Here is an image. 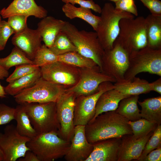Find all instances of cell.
<instances>
[{
    "mask_svg": "<svg viewBox=\"0 0 161 161\" xmlns=\"http://www.w3.org/2000/svg\"><path fill=\"white\" fill-rule=\"evenodd\" d=\"M129 120L115 111L103 113L85 126L87 140L93 144L102 140L121 138L126 135L132 134Z\"/></svg>",
    "mask_w": 161,
    "mask_h": 161,
    "instance_id": "obj_1",
    "label": "cell"
},
{
    "mask_svg": "<svg viewBox=\"0 0 161 161\" xmlns=\"http://www.w3.org/2000/svg\"><path fill=\"white\" fill-rule=\"evenodd\" d=\"M119 26V33L113 45H119L129 55L147 46L144 17L122 18Z\"/></svg>",
    "mask_w": 161,
    "mask_h": 161,
    "instance_id": "obj_2",
    "label": "cell"
},
{
    "mask_svg": "<svg viewBox=\"0 0 161 161\" xmlns=\"http://www.w3.org/2000/svg\"><path fill=\"white\" fill-rule=\"evenodd\" d=\"M70 143L52 132L38 134L26 145L39 161H53L65 156Z\"/></svg>",
    "mask_w": 161,
    "mask_h": 161,
    "instance_id": "obj_3",
    "label": "cell"
},
{
    "mask_svg": "<svg viewBox=\"0 0 161 161\" xmlns=\"http://www.w3.org/2000/svg\"><path fill=\"white\" fill-rule=\"evenodd\" d=\"M100 14V20L95 32L104 49H109L113 48L119 35L120 20L123 18H134V16L115 9L110 3L105 4Z\"/></svg>",
    "mask_w": 161,
    "mask_h": 161,
    "instance_id": "obj_4",
    "label": "cell"
},
{
    "mask_svg": "<svg viewBox=\"0 0 161 161\" xmlns=\"http://www.w3.org/2000/svg\"><path fill=\"white\" fill-rule=\"evenodd\" d=\"M61 30L77 47L78 52L92 60L100 69L104 50L96 32L79 30L74 25L66 21Z\"/></svg>",
    "mask_w": 161,
    "mask_h": 161,
    "instance_id": "obj_5",
    "label": "cell"
},
{
    "mask_svg": "<svg viewBox=\"0 0 161 161\" xmlns=\"http://www.w3.org/2000/svg\"><path fill=\"white\" fill-rule=\"evenodd\" d=\"M26 112L38 134L55 132L59 136L60 125L58 118L56 102L25 103Z\"/></svg>",
    "mask_w": 161,
    "mask_h": 161,
    "instance_id": "obj_6",
    "label": "cell"
},
{
    "mask_svg": "<svg viewBox=\"0 0 161 161\" xmlns=\"http://www.w3.org/2000/svg\"><path fill=\"white\" fill-rule=\"evenodd\" d=\"M128 68L124 79L132 80L138 74L148 72L161 76V49L146 46L129 55Z\"/></svg>",
    "mask_w": 161,
    "mask_h": 161,
    "instance_id": "obj_7",
    "label": "cell"
},
{
    "mask_svg": "<svg viewBox=\"0 0 161 161\" xmlns=\"http://www.w3.org/2000/svg\"><path fill=\"white\" fill-rule=\"evenodd\" d=\"M65 86L51 83L42 77L32 86L14 96L18 104L56 102L65 92Z\"/></svg>",
    "mask_w": 161,
    "mask_h": 161,
    "instance_id": "obj_8",
    "label": "cell"
},
{
    "mask_svg": "<svg viewBox=\"0 0 161 161\" xmlns=\"http://www.w3.org/2000/svg\"><path fill=\"white\" fill-rule=\"evenodd\" d=\"M31 139L20 134L13 124L7 126L3 133L0 132V148L4 156V161H16L23 157L30 150L27 143Z\"/></svg>",
    "mask_w": 161,
    "mask_h": 161,
    "instance_id": "obj_9",
    "label": "cell"
},
{
    "mask_svg": "<svg viewBox=\"0 0 161 161\" xmlns=\"http://www.w3.org/2000/svg\"><path fill=\"white\" fill-rule=\"evenodd\" d=\"M112 83L110 81L103 82L94 93L76 97L73 119L75 126H85L93 118L96 103L100 96L106 91L114 88V84Z\"/></svg>",
    "mask_w": 161,
    "mask_h": 161,
    "instance_id": "obj_10",
    "label": "cell"
},
{
    "mask_svg": "<svg viewBox=\"0 0 161 161\" xmlns=\"http://www.w3.org/2000/svg\"><path fill=\"white\" fill-rule=\"evenodd\" d=\"M41 77L51 83L67 88L75 85L80 75V68L57 61L40 67Z\"/></svg>",
    "mask_w": 161,
    "mask_h": 161,
    "instance_id": "obj_11",
    "label": "cell"
},
{
    "mask_svg": "<svg viewBox=\"0 0 161 161\" xmlns=\"http://www.w3.org/2000/svg\"><path fill=\"white\" fill-rule=\"evenodd\" d=\"M80 69V75L78 82L74 86L66 88L65 90V92L74 93L76 97L94 93L103 82H116L114 78L102 72L99 66Z\"/></svg>",
    "mask_w": 161,
    "mask_h": 161,
    "instance_id": "obj_12",
    "label": "cell"
},
{
    "mask_svg": "<svg viewBox=\"0 0 161 161\" xmlns=\"http://www.w3.org/2000/svg\"><path fill=\"white\" fill-rule=\"evenodd\" d=\"M76 97L74 93L65 92L56 102L57 114L61 128L59 136L69 142L74 133L75 126L73 119Z\"/></svg>",
    "mask_w": 161,
    "mask_h": 161,
    "instance_id": "obj_13",
    "label": "cell"
},
{
    "mask_svg": "<svg viewBox=\"0 0 161 161\" xmlns=\"http://www.w3.org/2000/svg\"><path fill=\"white\" fill-rule=\"evenodd\" d=\"M129 63L128 53L119 45L114 44L112 48L104 50L100 70L118 81L124 79Z\"/></svg>",
    "mask_w": 161,
    "mask_h": 161,
    "instance_id": "obj_14",
    "label": "cell"
},
{
    "mask_svg": "<svg viewBox=\"0 0 161 161\" xmlns=\"http://www.w3.org/2000/svg\"><path fill=\"white\" fill-rule=\"evenodd\" d=\"M84 126H75L73 136L68 152L64 157L67 161H86L92 152L93 146L86 139Z\"/></svg>",
    "mask_w": 161,
    "mask_h": 161,
    "instance_id": "obj_15",
    "label": "cell"
},
{
    "mask_svg": "<svg viewBox=\"0 0 161 161\" xmlns=\"http://www.w3.org/2000/svg\"><path fill=\"white\" fill-rule=\"evenodd\" d=\"M42 37L38 30L27 27L15 34L12 39L13 44L22 52L30 59L33 60L36 52L42 45Z\"/></svg>",
    "mask_w": 161,
    "mask_h": 161,
    "instance_id": "obj_16",
    "label": "cell"
},
{
    "mask_svg": "<svg viewBox=\"0 0 161 161\" xmlns=\"http://www.w3.org/2000/svg\"><path fill=\"white\" fill-rule=\"evenodd\" d=\"M0 14L3 18L15 15L33 16L43 18L47 16V12L42 6L38 5L34 0H13L7 7L1 10Z\"/></svg>",
    "mask_w": 161,
    "mask_h": 161,
    "instance_id": "obj_17",
    "label": "cell"
},
{
    "mask_svg": "<svg viewBox=\"0 0 161 161\" xmlns=\"http://www.w3.org/2000/svg\"><path fill=\"white\" fill-rule=\"evenodd\" d=\"M153 131L143 137L136 138L132 134H127L121 138L118 161L138 160L145 145Z\"/></svg>",
    "mask_w": 161,
    "mask_h": 161,
    "instance_id": "obj_18",
    "label": "cell"
},
{
    "mask_svg": "<svg viewBox=\"0 0 161 161\" xmlns=\"http://www.w3.org/2000/svg\"><path fill=\"white\" fill-rule=\"evenodd\" d=\"M121 140L113 138L92 144L93 150L86 161H118Z\"/></svg>",
    "mask_w": 161,
    "mask_h": 161,
    "instance_id": "obj_19",
    "label": "cell"
},
{
    "mask_svg": "<svg viewBox=\"0 0 161 161\" xmlns=\"http://www.w3.org/2000/svg\"><path fill=\"white\" fill-rule=\"evenodd\" d=\"M66 21L51 16L43 18L38 24L39 31L44 44L50 48L65 23Z\"/></svg>",
    "mask_w": 161,
    "mask_h": 161,
    "instance_id": "obj_20",
    "label": "cell"
},
{
    "mask_svg": "<svg viewBox=\"0 0 161 161\" xmlns=\"http://www.w3.org/2000/svg\"><path fill=\"white\" fill-rule=\"evenodd\" d=\"M130 96L123 94L114 88L104 92L97 100L95 107V115L91 120L103 113L115 111L120 101L123 99Z\"/></svg>",
    "mask_w": 161,
    "mask_h": 161,
    "instance_id": "obj_21",
    "label": "cell"
},
{
    "mask_svg": "<svg viewBox=\"0 0 161 161\" xmlns=\"http://www.w3.org/2000/svg\"><path fill=\"white\" fill-rule=\"evenodd\" d=\"M145 21L147 46L161 49V15L150 14Z\"/></svg>",
    "mask_w": 161,
    "mask_h": 161,
    "instance_id": "obj_22",
    "label": "cell"
},
{
    "mask_svg": "<svg viewBox=\"0 0 161 161\" xmlns=\"http://www.w3.org/2000/svg\"><path fill=\"white\" fill-rule=\"evenodd\" d=\"M149 83L146 80L135 77L132 80L124 79L117 81L114 88L120 93L129 95H139L151 91Z\"/></svg>",
    "mask_w": 161,
    "mask_h": 161,
    "instance_id": "obj_23",
    "label": "cell"
},
{
    "mask_svg": "<svg viewBox=\"0 0 161 161\" xmlns=\"http://www.w3.org/2000/svg\"><path fill=\"white\" fill-rule=\"evenodd\" d=\"M62 10L69 19L80 18L89 24L96 31L100 17L93 14L90 9L81 6L77 7L71 4L66 3L63 6Z\"/></svg>",
    "mask_w": 161,
    "mask_h": 161,
    "instance_id": "obj_24",
    "label": "cell"
},
{
    "mask_svg": "<svg viewBox=\"0 0 161 161\" xmlns=\"http://www.w3.org/2000/svg\"><path fill=\"white\" fill-rule=\"evenodd\" d=\"M138 103L141 107L140 114L144 118L158 125L161 124V96L147 98Z\"/></svg>",
    "mask_w": 161,
    "mask_h": 161,
    "instance_id": "obj_25",
    "label": "cell"
},
{
    "mask_svg": "<svg viewBox=\"0 0 161 161\" xmlns=\"http://www.w3.org/2000/svg\"><path fill=\"white\" fill-rule=\"evenodd\" d=\"M139 95H132L122 99L116 112L129 120L135 121L142 118L137 106Z\"/></svg>",
    "mask_w": 161,
    "mask_h": 161,
    "instance_id": "obj_26",
    "label": "cell"
},
{
    "mask_svg": "<svg viewBox=\"0 0 161 161\" xmlns=\"http://www.w3.org/2000/svg\"><path fill=\"white\" fill-rule=\"evenodd\" d=\"M41 77L40 68L38 67L32 73L9 83L4 88L5 91L7 94L14 96L32 86Z\"/></svg>",
    "mask_w": 161,
    "mask_h": 161,
    "instance_id": "obj_27",
    "label": "cell"
},
{
    "mask_svg": "<svg viewBox=\"0 0 161 161\" xmlns=\"http://www.w3.org/2000/svg\"><path fill=\"white\" fill-rule=\"evenodd\" d=\"M14 120L17 122V130L21 135L32 139L38 135L31 125L23 104H19L16 108Z\"/></svg>",
    "mask_w": 161,
    "mask_h": 161,
    "instance_id": "obj_28",
    "label": "cell"
},
{
    "mask_svg": "<svg viewBox=\"0 0 161 161\" xmlns=\"http://www.w3.org/2000/svg\"><path fill=\"white\" fill-rule=\"evenodd\" d=\"M58 61L80 68L99 66L92 59L76 52H69L58 55Z\"/></svg>",
    "mask_w": 161,
    "mask_h": 161,
    "instance_id": "obj_29",
    "label": "cell"
},
{
    "mask_svg": "<svg viewBox=\"0 0 161 161\" xmlns=\"http://www.w3.org/2000/svg\"><path fill=\"white\" fill-rule=\"evenodd\" d=\"M34 64L32 60L29 59L21 50L15 47L10 53L4 58H0V65L8 70L10 68L23 64Z\"/></svg>",
    "mask_w": 161,
    "mask_h": 161,
    "instance_id": "obj_30",
    "label": "cell"
},
{
    "mask_svg": "<svg viewBox=\"0 0 161 161\" xmlns=\"http://www.w3.org/2000/svg\"><path fill=\"white\" fill-rule=\"evenodd\" d=\"M49 48L57 55L71 52H78L77 47L68 36L62 30L57 35L52 45Z\"/></svg>",
    "mask_w": 161,
    "mask_h": 161,
    "instance_id": "obj_31",
    "label": "cell"
},
{
    "mask_svg": "<svg viewBox=\"0 0 161 161\" xmlns=\"http://www.w3.org/2000/svg\"><path fill=\"white\" fill-rule=\"evenodd\" d=\"M133 136L139 138L148 135L155 129L158 125L144 118H141L135 121L129 120Z\"/></svg>",
    "mask_w": 161,
    "mask_h": 161,
    "instance_id": "obj_32",
    "label": "cell"
},
{
    "mask_svg": "<svg viewBox=\"0 0 161 161\" xmlns=\"http://www.w3.org/2000/svg\"><path fill=\"white\" fill-rule=\"evenodd\" d=\"M33 61L34 64L40 67L58 61V55L44 44H42L36 51Z\"/></svg>",
    "mask_w": 161,
    "mask_h": 161,
    "instance_id": "obj_33",
    "label": "cell"
},
{
    "mask_svg": "<svg viewBox=\"0 0 161 161\" xmlns=\"http://www.w3.org/2000/svg\"><path fill=\"white\" fill-rule=\"evenodd\" d=\"M161 147V125H158L147 141L138 161H142L151 151Z\"/></svg>",
    "mask_w": 161,
    "mask_h": 161,
    "instance_id": "obj_34",
    "label": "cell"
},
{
    "mask_svg": "<svg viewBox=\"0 0 161 161\" xmlns=\"http://www.w3.org/2000/svg\"><path fill=\"white\" fill-rule=\"evenodd\" d=\"M15 67L14 72L6 79V81L8 83L30 74L39 67L34 64H21Z\"/></svg>",
    "mask_w": 161,
    "mask_h": 161,
    "instance_id": "obj_35",
    "label": "cell"
},
{
    "mask_svg": "<svg viewBox=\"0 0 161 161\" xmlns=\"http://www.w3.org/2000/svg\"><path fill=\"white\" fill-rule=\"evenodd\" d=\"M28 17L24 15H15L9 17L7 21L16 33L27 27V22Z\"/></svg>",
    "mask_w": 161,
    "mask_h": 161,
    "instance_id": "obj_36",
    "label": "cell"
},
{
    "mask_svg": "<svg viewBox=\"0 0 161 161\" xmlns=\"http://www.w3.org/2000/svg\"><path fill=\"white\" fill-rule=\"evenodd\" d=\"M16 108L0 103V126L6 124L15 119Z\"/></svg>",
    "mask_w": 161,
    "mask_h": 161,
    "instance_id": "obj_37",
    "label": "cell"
},
{
    "mask_svg": "<svg viewBox=\"0 0 161 161\" xmlns=\"http://www.w3.org/2000/svg\"><path fill=\"white\" fill-rule=\"evenodd\" d=\"M115 3V9L137 16L138 11L134 0H119Z\"/></svg>",
    "mask_w": 161,
    "mask_h": 161,
    "instance_id": "obj_38",
    "label": "cell"
},
{
    "mask_svg": "<svg viewBox=\"0 0 161 161\" xmlns=\"http://www.w3.org/2000/svg\"><path fill=\"white\" fill-rule=\"evenodd\" d=\"M15 32L7 21H1L0 24V44L4 48L10 36Z\"/></svg>",
    "mask_w": 161,
    "mask_h": 161,
    "instance_id": "obj_39",
    "label": "cell"
},
{
    "mask_svg": "<svg viewBox=\"0 0 161 161\" xmlns=\"http://www.w3.org/2000/svg\"><path fill=\"white\" fill-rule=\"evenodd\" d=\"M65 4L69 3L74 5L78 4L80 6L92 10L95 12L100 13L102 8L98 4L93 0H62Z\"/></svg>",
    "mask_w": 161,
    "mask_h": 161,
    "instance_id": "obj_40",
    "label": "cell"
},
{
    "mask_svg": "<svg viewBox=\"0 0 161 161\" xmlns=\"http://www.w3.org/2000/svg\"><path fill=\"white\" fill-rule=\"evenodd\" d=\"M149 10L151 14L161 15V1L159 0H140Z\"/></svg>",
    "mask_w": 161,
    "mask_h": 161,
    "instance_id": "obj_41",
    "label": "cell"
},
{
    "mask_svg": "<svg viewBox=\"0 0 161 161\" xmlns=\"http://www.w3.org/2000/svg\"><path fill=\"white\" fill-rule=\"evenodd\" d=\"M161 147L150 151L142 161H161Z\"/></svg>",
    "mask_w": 161,
    "mask_h": 161,
    "instance_id": "obj_42",
    "label": "cell"
},
{
    "mask_svg": "<svg viewBox=\"0 0 161 161\" xmlns=\"http://www.w3.org/2000/svg\"><path fill=\"white\" fill-rule=\"evenodd\" d=\"M19 161H39L35 154L30 150L27 151L23 157L19 158Z\"/></svg>",
    "mask_w": 161,
    "mask_h": 161,
    "instance_id": "obj_43",
    "label": "cell"
},
{
    "mask_svg": "<svg viewBox=\"0 0 161 161\" xmlns=\"http://www.w3.org/2000/svg\"><path fill=\"white\" fill-rule=\"evenodd\" d=\"M151 91H154L161 95V78L149 83Z\"/></svg>",
    "mask_w": 161,
    "mask_h": 161,
    "instance_id": "obj_44",
    "label": "cell"
},
{
    "mask_svg": "<svg viewBox=\"0 0 161 161\" xmlns=\"http://www.w3.org/2000/svg\"><path fill=\"white\" fill-rule=\"evenodd\" d=\"M9 72L8 70L0 65V80H3L9 76Z\"/></svg>",
    "mask_w": 161,
    "mask_h": 161,
    "instance_id": "obj_45",
    "label": "cell"
},
{
    "mask_svg": "<svg viewBox=\"0 0 161 161\" xmlns=\"http://www.w3.org/2000/svg\"><path fill=\"white\" fill-rule=\"evenodd\" d=\"M7 94L4 88V87L0 83V97L4 98L6 97Z\"/></svg>",
    "mask_w": 161,
    "mask_h": 161,
    "instance_id": "obj_46",
    "label": "cell"
},
{
    "mask_svg": "<svg viewBox=\"0 0 161 161\" xmlns=\"http://www.w3.org/2000/svg\"><path fill=\"white\" fill-rule=\"evenodd\" d=\"M0 161H4V154L0 148Z\"/></svg>",
    "mask_w": 161,
    "mask_h": 161,
    "instance_id": "obj_47",
    "label": "cell"
},
{
    "mask_svg": "<svg viewBox=\"0 0 161 161\" xmlns=\"http://www.w3.org/2000/svg\"><path fill=\"white\" fill-rule=\"evenodd\" d=\"M1 21V16L0 15V24ZM4 49V48H3L0 44V51L3 50Z\"/></svg>",
    "mask_w": 161,
    "mask_h": 161,
    "instance_id": "obj_48",
    "label": "cell"
},
{
    "mask_svg": "<svg viewBox=\"0 0 161 161\" xmlns=\"http://www.w3.org/2000/svg\"><path fill=\"white\" fill-rule=\"evenodd\" d=\"M107 0L110 1H112L114 2H115V3L119 0Z\"/></svg>",
    "mask_w": 161,
    "mask_h": 161,
    "instance_id": "obj_49",
    "label": "cell"
}]
</instances>
